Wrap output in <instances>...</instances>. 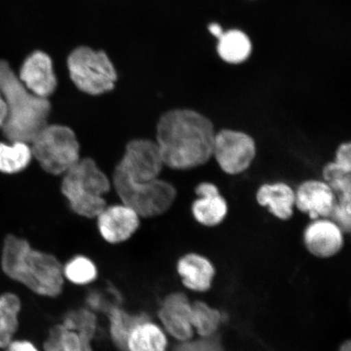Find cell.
Here are the masks:
<instances>
[{"label":"cell","mask_w":351,"mask_h":351,"mask_svg":"<svg viewBox=\"0 0 351 351\" xmlns=\"http://www.w3.org/2000/svg\"><path fill=\"white\" fill-rule=\"evenodd\" d=\"M30 143L33 157L48 173L64 174L80 160L76 135L67 126L47 125Z\"/></svg>","instance_id":"52a82bcc"},{"label":"cell","mask_w":351,"mask_h":351,"mask_svg":"<svg viewBox=\"0 0 351 351\" xmlns=\"http://www.w3.org/2000/svg\"><path fill=\"white\" fill-rule=\"evenodd\" d=\"M97 217L101 236L111 244L124 243L139 226L138 214L125 204L106 207Z\"/></svg>","instance_id":"4fadbf2b"},{"label":"cell","mask_w":351,"mask_h":351,"mask_svg":"<svg viewBox=\"0 0 351 351\" xmlns=\"http://www.w3.org/2000/svg\"><path fill=\"white\" fill-rule=\"evenodd\" d=\"M257 203L267 207L274 217L288 221L295 207V191L283 182L265 184L256 193Z\"/></svg>","instance_id":"ac0fdd59"},{"label":"cell","mask_w":351,"mask_h":351,"mask_svg":"<svg viewBox=\"0 0 351 351\" xmlns=\"http://www.w3.org/2000/svg\"><path fill=\"white\" fill-rule=\"evenodd\" d=\"M336 201V195L328 184L318 180L302 182L295 191V207L313 221L328 219Z\"/></svg>","instance_id":"5bb4252c"},{"label":"cell","mask_w":351,"mask_h":351,"mask_svg":"<svg viewBox=\"0 0 351 351\" xmlns=\"http://www.w3.org/2000/svg\"><path fill=\"white\" fill-rule=\"evenodd\" d=\"M324 182L328 184L337 197V202L351 204L350 173L330 162L323 169Z\"/></svg>","instance_id":"d4e9b609"},{"label":"cell","mask_w":351,"mask_h":351,"mask_svg":"<svg viewBox=\"0 0 351 351\" xmlns=\"http://www.w3.org/2000/svg\"><path fill=\"white\" fill-rule=\"evenodd\" d=\"M4 349L5 351H41L34 342L29 340L13 339Z\"/></svg>","instance_id":"f1b7e54d"},{"label":"cell","mask_w":351,"mask_h":351,"mask_svg":"<svg viewBox=\"0 0 351 351\" xmlns=\"http://www.w3.org/2000/svg\"><path fill=\"white\" fill-rule=\"evenodd\" d=\"M67 67L73 84L83 93L100 95L115 88L117 70L104 51L78 47L68 56Z\"/></svg>","instance_id":"8992f818"},{"label":"cell","mask_w":351,"mask_h":351,"mask_svg":"<svg viewBox=\"0 0 351 351\" xmlns=\"http://www.w3.org/2000/svg\"><path fill=\"white\" fill-rule=\"evenodd\" d=\"M17 76L32 93L44 99L50 97L58 85L53 62L50 56L42 51H35L27 56Z\"/></svg>","instance_id":"8fae6325"},{"label":"cell","mask_w":351,"mask_h":351,"mask_svg":"<svg viewBox=\"0 0 351 351\" xmlns=\"http://www.w3.org/2000/svg\"><path fill=\"white\" fill-rule=\"evenodd\" d=\"M256 156L254 140L244 132L222 130L215 135L213 156L227 174L245 172Z\"/></svg>","instance_id":"9c48e42d"},{"label":"cell","mask_w":351,"mask_h":351,"mask_svg":"<svg viewBox=\"0 0 351 351\" xmlns=\"http://www.w3.org/2000/svg\"><path fill=\"white\" fill-rule=\"evenodd\" d=\"M173 351H223L221 346L208 341L179 342V346Z\"/></svg>","instance_id":"4316f807"},{"label":"cell","mask_w":351,"mask_h":351,"mask_svg":"<svg viewBox=\"0 0 351 351\" xmlns=\"http://www.w3.org/2000/svg\"><path fill=\"white\" fill-rule=\"evenodd\" d=\"M252 52V43L248 35L239 29H230L218 38L217 53L230 64H240L247 60Z\"/></svg>","instance_id":"ffe728a7"},{"label":"cell","mask_w":351,"mask_h":351,"mask_svg":"<svg viewBox=\"0 0 351 351\" xmlns=\"http://www.w3.org/2000/svg\"><path fill=\"white\" fill-rule=\"evenodd\" d=\"M339 351H351L350 341H345L344 343L341 346Z\"/></svg>","instance_id":"1f68e13d"},{"label":"cell","mask_w":351,"mask_h":351,"mask_svg":"<svg viewBox=\"0 0 351 351\" xmlns=\"http://www.w3.org/2000/svg\"><path fill=\"white\" fill-rule=\"evenodd\" d=\"M21 298L8 292L0 295V348L4 349L14 339L19 330L21 311Z\"/></svg>","instance_id":"44dd1931"},{"label":"cell","mask_w":351,"mask_h":351,"mask_svg":"<svg viewBox=\"0 0 351 351\" xmlns=\"http://www.w3.org/2000/svg\"><path fill=\"white\" fill-rule=\"evenodd\" d=\"M304 241L307 251L313 256L331 258L343 247L344 232L331 219H314L305 229Z\"/></svg>","instance_id":"7c38bea8"},{"label":"cell","mask_w":351,"mask_h":351,"mask_svg":"<svg viewBox=\"0 0 351 351\" xmlns=\"http://www.w3.org/2000/svg\"><path fill=\"white\" fill-rule=\"evenodd\" d=\"M191 302L182 292L166 295L157 311V318L167 335L178 342L193 339L195 335L191 324Z\"/></svg>","instance_id":"30bf717a"},{"label":"cell","mask_w":351,"mask_h":351,"mask_svg":"<svg viewBox=\"0 0 351 351\" xmlns=\"http://www.w3.org/2000/svg\"><path fill=\"white\" fill-rule=\"evenodd\" d=\"M62 273L64 282L75 287H88L95 282L99 276L97 266L84 256H77L66 263Z\"/></svg>","instance_id":"cb8c5ba5"},{"label":"cell","mask_w":351,"mask_h":351,"mask_svg":"<svg viewBox=\"0 0 351 351\" xmlns=\"http://www.w3.org/2000/svg\"><path fill=\"white\" fill-rule=\"evenodd\" d=\"M98 328V317L93 310L73 309L49 329L43 341V351H95Z\"/></svg>","instance_id":"ba28073f"},{"label":"cell","mask_w":351,"mask_h":351,"mask_svg":"<svg viewBox=\"0 0 351 351\" xmlns=\"http://www.w3.org/2000/svg\"><path fill=\"white\" fill-rule=\"evenodd\" d=\"M106 315L110 339L119 351H126V341L135 324L149 317L145 313H130L118 304L108 306Z\"/></svg>","instance_id":"d6986e66"},{"label":"cell","mask_w":351,"mask_h":351,"mask_svg":"<svg viewBox=\"0 0 351 351\" xmlns=\"http://www.w3.org/2000/svg\"><path fill=\"white\" fill-rule=\"evenodd\" d=\"M169 335L159 323L149 317L135 324L126 341V351H169Z\"/></svg>","instance_id":"e0dca14e"},{"label":"cell","mask_w":351,"mask_h":351,"mask_svg":"<svg viewBox=\"0 0 351 351\" xmlns=\"http://www.w3.org/2000/svg\"><path fill=\"white\" fill-rule=\"evenodd\" d=\"M10 143L11 144L0 143V172L8 174L19 173L24 170L33 157L29 143Z\"/></svg>","instance_id":"7402d4cb"},{"label":"cell","mask_w":351,"mask_h":351,"mask_svg":"<svg viewBox=\"0 0 351 351\" xmlns=\"http://www.w3.org/2000/svg\"><path fill=\"white\" fill-rule=\"evenodd\" d=\"M351 147L350 143H343L340 145L336 152L335 160L333 161L341 168L351 172Z\"/></svg>","instance_id":"83f0119b"},{"label":"cell","mask_w":351,"mask_h":351,"mask_svg":"<svg viewBox=\"0 0 351 351\" xmlns=\"http://www.w3.org/2000/svg\"><path fill=\"white\" fill-rule=\"evenodd\" d=\"M216 133L209 118L194 110L165 112L158 122L156 142L164 165L187 170L208 163Z\"/></svg>","instance_id":"7a4b0ae2"},{"label":"cell","mask_w":351,"mask_h":351,"mask_svg":"<svg viewBox=\"0 0 351 351\" xmlns=\"http://www.w3.org/2000/svg\"><path fill=\"white\" fill-rule=\"evenodd\" d=\"M197 199L192 205V213L197 222L206 227H215L227 216V202L213 183L202 182L195 188Z\"/></svg>","instance_id":"9a60e30c"},{"label":"cell","mask_w":351,"mask_h":351,"mask_svg":"<svg viewBox=\"0 0 351 351\" xmlns=\"http://www.w3.org/2000/svg\"><path fill=\"white\" fill-rule=\"evenodd\" d=\"M61 191L74 213L87 218L97 217L107 207L104 195L110 181L93 160H79L64 174Z\"/></svg>","instance_id":"5b68a950"},{"label":"cell","mask_w":351,"mask_h":351,"mask_svg":"<svg viewBox=\"0 0 351 351\" xmlns=\"http://www.w3.org/2000/svg\"><path fill=\"white\" fill-rule=\"evenodd\" d=\"M221 311L203 301L191 302V324L202 339L213 337L221 326Z\"/></svg>","instance_id":"603a6c76"},{"label":"cell","mask_w":351,"mask_h":351,"mask_svg":"<svg viewBox=\"0 0 351 351\" xmlns=\"http://www.w3.org/2000/svg\"><path fill=\"white\" fill-rule=\"evenodd\" d=\"M7 117V108L5 101H4L3 95L0 93V130H2L4 122H5Z\"/></svg>","instance_id":"f546056e"},{"label":"cell","mask_w":351,"mask_h":351,"mask_svg":"<svg viewBox=\"0 0 351 351\" xmlns=\"http://www.w3.org/2000/svg\"><path fill=\"white\" fill-rule=\"evenodd\" d=\"M1 267L8 278L38 296L56 298L64 292L62 263L53 254L33 248L24 239L8 235L4 240Z\"/></svg>","instance_id":"3957f363"},{"label":"cell","mask_w":351,"mask_h":351,"mask_svg":"<svg viewBox=\"0 0 351 351\" xmlns=\"http://www.w3.org/2000/svg\"><path fill=\"white\" fill-rule=\"evenodd\" d=\"M164 163L156 142L138 139L127 145L113 174V185L123 204L139 217L159 216L177 196L175 187L159 179Z\"/></svg>","instance_id":"6da1fadb"},{"label":"cell","mask_w":351,"mask_h":351,"mask_svg":"<svg viewBox=\"0 0 351 351\" xmlns=\"http://www.w3.org/2000/svg\"><path fill=\"white\" fill-rule=\"evenodd\" d=\"M351 204H342L336 201L330 216L328 219H331L340 228L344 234H349L350 231L351 221Z\"/></svg>","instance_id":"484cf974"},{"label":"cell","mask_w":351,"mask_h":351,"mask_svg":"<svg viewBox=\"0 0 351 351\" xmlns=\"http://www.w3.org/2000/svg\"><path fill=\"white\" fill-rule=\"evenodd\" d=\"M0 93L7 108L3 135L10 142L32 143L48 125L50 101L32 93L4 60H0Z\"/></svg>","instance_id":"277c9868"},{"label":"cell","mask_w":351,"mask_h":351,"mask_svg":"<svg viewBox=\"0 0 351 351\" xmlns=\"http://www.w3.org/2000/svg\"><path fill=\"white\" fill-rule=\"evenodd\" d=\"M208 29L210 33L212 34L213 36L216 37L217 39L221 37L223 33V30L221 27V25H219L216 23L210 25Z\"/></svg>","instance_id":"4dcf8cb0"},{"label":"cell","mask_w":351,"mask_h":351,"mask_svg":"<svg viewBox=\"0 0 351 351\" xmlns=\"http://www.w3.org/2000/svg\"><path fill=\"white\" fill-rule=\"evenodd\" d=\"M177 271L184 287L197 293L208 291L216 275L213 263L196 253H189L180 258Z\"/></svg>","instance_id":"2e32d148"}]
</instances>
